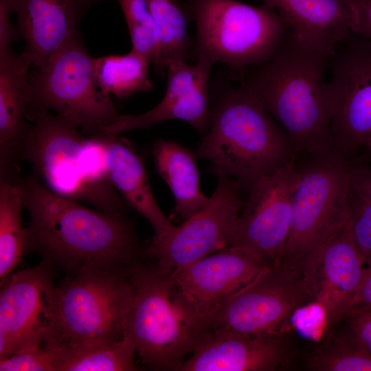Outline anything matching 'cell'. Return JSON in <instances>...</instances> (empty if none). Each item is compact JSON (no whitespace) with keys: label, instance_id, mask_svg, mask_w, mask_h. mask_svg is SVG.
I'll return each mask as SVG.
<instances>
[{"label":"cell","instance_id":"26","mask_svg":"<svg viewBox=\"0 0 371 371\" xmlns=\"http://www.w3.org/2000/svg\"><path fill=\"white\" fill-rule=\"evenodd\" d=\"M149 10L158 26L161 51L154 66L158 75L164 76L168 63L186 60L191 56L193 41L188 34L190 19L184 4L175 0H146Z\"/></svg>","mask_w":371,"mask_h":371},{"label":"cell","instance_id":"10","mask_svg":"<svg viewBox=\"0 0 371 371\" xmlns=\"http://www.w3.org/2000/svg\"><path fill=\"white\" fill-rule=\"evenodd\" d=\"M311 302L302 273L280 262L264 269L229 296L209 328L250 335L283 331L292 314Z\"/></svg>","mask_w":371,"mask_h":371},{"label":"cell","instance_id":"9","mask_svg":"<svg viewBox=\"0 0 371 371\" xmlns=\"http://www.w3.org/2000/svg\"><path fill=\"white\" fill-rule=\"evenodd\" d=\"M311 157L300 170L289 234L281 260L300 273L350 218L352 160L332 152Z\"/></svg>","mask_w":371,"mask_h":371},{"label":"cell","instance_id":"29","mask_svg":"<svg viewBox=\"0 0 371 371\" xmlns=\"http://www.w3.org/2000/svg\"><path fill=\"white\" fill-rule=\"evenodd\" d=\"M125 17L132 51L144 57L150 64H157L161 51L158 26L146 0H117Z\"/></svg>","mask_w":371,"mask_h":371},{"label":"cell","instance_id":"34","mask_svg":"<svg viewBox=\"0 0 371 371\" xmlns=\"http://www.w3.org/2000/svg\"><path fill=\"white\" fill-rule=\"evenodd\" d=\"M10 1L0 0V51L10 49L12 43L20 36L10 20Z\"/></svg>","mask_w":371,"mask_h":371},{"label":"cell","instance_id":"22","mask_svg":"<svg viewBox=\"0 0 371 371\" xmlns=\"http://www.w3.org/2000/svg\"><path fill=\"white\" fill-rule=\"evenodd\" d=\"M106 161L111 180L130 207L152 225L155 238L169 235L176 227L158 205L140 156L132 144L118 136L106 137Z\"/></svg>","mask_w":371,"mask_h":371},{"label":"cell","instance_id":"8","mask_svg":"<svg viewBox=\"0 0 371 371\" xmlns=\"http://www.w3.org/2000/svg\"><path fill=\"white\" fill-rule=\"evenodd\" d=\"M94 62L80 34L57 48L43 68L30 72L28 120L49 112L69 120L88 136H104L120 114L111 96L98 87Z\"/></svg>","mask_w":371,"mask_h":371},{"label":"cell","instance_id":"16","mask_svg":"<svg viewBox=\"0 0 371 371\" xmlns=\"http://www.w3.org/2000/svg\"><path fill=\"white\" fill-rule=\"evenodd\" d=\"M214 64L207 58L196 60L194 65L183 60L170 61L166 67L167 86L161 101L144 113L120 115L105 129L104 136H118L170 120L187 122L204 135L210 123V76Z\"/></svg>","mask_w":371,"mask_h":371},{"label":"cell","instance_id":"33","mask_svg":"<svg viewBox=\"0 0 371 371\" xmlns=\"http://www.w3.org/2000/svg\"><path fill=\"white\" fill-rule=\"evenodd\" d=\"M351 32L371 41V0H349Z\"/></svg>","mask_w":371,"mask_h":371},{"label":"cell","instance_id":"1","mask_svg":"<svg viewBox=\"0 0 371 371\" xmlns=\"http://www.w3.org/2000/svg\"><path fill=\"white\" fill-rule=\"evenodd\" d=\"M23 207L30 215L26 246L67 271H128L140 260L131 221L113 217L49 190L34 174L23 178Z\"/></svg>","mask_w":371,"mask_h":371},{"label":"cell","instance_id":"23","mask_svg":"<svg viewBox=\"0 0 371 371\" xmlns=\"http://www.w3.org/2000/svg\"><path fill=\"white\" fill-rule=\"evenodd\" d=\"M152 155L157 172L170 188L175 201L170 218L184 222L207 204L199 186L194 153L175 142L157 139Z\"/></svg>","mask_w":371,"mask_h":371},{"label":"cell","instance_id":"5","mask_svg":"<svg viewBox=\"0 0 371 371\" xmlns=\"http://www.w3.org/2000/svg\"><path fill=\"white\" fill-rule=\"evenodd\" d=\"M133 302L124 335L154 370H177L210 334L175 285L170 273L140 260L128 269Z\"/></svg>","mask_w":371,"mask_h":371},{"label":"cell","instance_id":"2","mask_svg":"<svg viewBox=\"0 0 371 371\" xmlns=\"http://www.w3.org/2000/svg\"><path fill=\"white\" fill-rule=\"evenodd\" d=\"M331 58L302 44L289 30L272 57L238 79L276 120L297 153L332 152L334 106L325 79Z\"/></svg>","mask_w":371,"mask_h":371},{"label":"cell","instance_id":"13","mask_svg":"<svg viewBox=\"0 0 371 371\" xmlns=\"http://www.w3.org/2000/svg\"><path fill=\"white\" fill-rule=\"evenodd\" d=\"M299 180L295 161L259 178L249 188L232 246L245 249L269 265L281 262Z\"/></svg>","mask_w":371,"mask_h":371},{"label":"cell","instance_id":"15","mask_svg":"<svg viewBox=\"0 0 371 371\" xmlns=\"http://www.w3.org/2000/svg\"><path fill=\"white\" fill-rule=\"evenodd\" d=\"M268 266L245 249L230 246L170 276L196 316L210 330V320L225 301Z\"/></svg>","mask_w":371,"mask_h":371},{"label":"cell","instance_id":"18","mask_svg":"<svg viewBox=\"0 0 371 371\" xmlns=\"http://www.w3.org/2000/svg\"><path fill=\"white\" fill-rule=\"evenodd\" d=\"M292 353L284 330L259 335L212 330L177 371H276L290 365Z\"/></svg>","mask_w":371,"mask_h":371},{"label":"cell","instance_id":"32","mask_svg":"<svg viewBox=\"0 0 371 371\" xmlns=\"http://www.w3.org/2000/svg\"><path fill=\"white\" fill-rule=\"evenodd\" d=\"M343 319L356 339L371 353V309L348 312Z\"/></svg>","mask_w":371,"mask_h":371},{"label":"cell","instance_id":"4","mask_svg":"<svg viewBox=\"0 0 371 371\" xmlns=\"http://www.w3.org/2000/svg\"><path fill=\"white\" fill-rule=\"evenodd\" d=\"M22 160L56 194L86 203L113 217L130 205L113 186L106 161V137H85L69 120L43 112L32 120Z\"/></svg>","mask_w":371,"mask_h":371},{"label":"cell","instance_id":"37","mask_svg":"<svg viewBox=\"0 0 371 371\" xmlns=\"http://www.w3.org/2000/svg\"><path fill=\"white\" fill-rule=\"evenodd\" d=\"M365 147H366L367 150L371 155V135L368 137V140L366 141Z\"/></svg>","mask_w":371,"mask_h":371},{"label":"cell","instance_id":"17","mask_svg":"<svg viewBox=\"0 0 371 371\" xmlns=\"http://www.w3.org/2000/svg\"><path fill=\"white\" fill-rule=\"evenodd\" d=\"M363 264L348 219L302 272L312 301L323 309L328 328L344 319L363 277Z\"/></svg>","mask_w":371,"mask_h":371},{"label":"cell","instance_id":"25","mask_svg":"<svg viewBox=\"0 0 371 371\" xmlns=\"http://www.w3.org/2000/svg\"><path fill=\"white\" fill-rule=\"evenodd\" d=\"M150 63L131 50L124 55H110L95 58L94 71L100 89L120 99L153 89L148 77Z\"/></svg>","mask_w":371,"mask_h":371},{"label":"cell","instance_id":"11","mask_svg":"<svg viewBox=\"0 0 371 371\" xmlns=\"http://www.w3.org/2000/svg\"><path fill=\"white\" fill-rule=\"evenodd\" d=\"M330 66L332 153L352 160L371 135V41L350 31Z\"/></svg>","mask_w":371,"mask_h":371},{"label":"cell","instance_id":"36","mask_svg":"<svg viewBox=\"0 0 371 371\" xmlns=\"http://www.w3.org/2000/svg\"><path fill=\"white\" fill-rule=\"evenodd\" d=\"M370 309H371V266H368L365 268L361 282L346 313Z\"/></svg>","mask_w":371,"mask_h":371},{"label":"cell","instance_id":"3","mask_svg":"<svg viewBox=\"0 0 371 371\" xmlns=\"http://www.w3.org/2000/svg\"><path fill=\"white\" fill-rule=\"evenodd\" d=\"M213 85L210 126L196 153L209 162L210 172L250 188L295 160L285 132L245 89L232 85L223 75Z\"/></svg>","mask_w":371,"mask_h":371},{"label":"cell","instance_id":"19","mask_svg":"<svg viewBox=\"0 0 371 371\" xmlns=\"http://www.w3.org/2000/svg\"><path fill=\"white\" fill-rule=\"evenodd\" d=\"M97 0H10V11L25 41L23 52L36 69L69 38L80 34L78 26L85 10Z\"/></svg>","mask_w":371,"mask_h":371},{"label":"cell","instance_id":"38","mask_svg":"<svg viewBox=\"0 0 371 371\" xmlns=\"http://www.w3.org/2000/svg\"><path fill=\"white\" fill-rule=\"evenodd\" d=\"M97 1H101V0H97Z\"/></svg>","mask_w":371,"mask_h":371},{"label":"cell","instance_id":"12","mask_svg":"<svg viewBox=\"0 0 371 371\" xmlns=\"http://www.w3.org/2000/svg\"><path fill=\"white\" fill-rule=\"evenodd\" d=\"M206 206L168 236L153 240L146 254L164 271L172 273L232 245L244 202L240 184L218 175Z\"/></svg>","mask_w":371,"mask_h":371},{"label":"cell","instance_id":"31","mask_svg":"<svg viewBox=\"0 0 371 371\" xmlns=\"http://www.w3.org/2000/svg\"><path fill=\"white\" fill-rule=\"evenodd\" d=\"M57 352L45 346L0 359V371H56Z\"/></svg>","mask_w":371,"mask_h":371},{"label":"cell","instance_id":"28","mask_svg":"<svg viewBox=\"0 0 371 371\" xmlns=\"http://www.w3.org/2000/svg\"><path fill=\"white\" fill-rule=\"evenodd\" d=\"M306 365L313 371H371V353L347 328L311 354Z\"/></svg>","mask_w":371,"mask_h":371},{"label":"cell","instance_id":"27","mask_svg":"<svg viewBox=\"0 0 371 371\" xmlns=\"http://www.w3.org/2000/svg\"><path fill=\"white\" fill-rule=\"evenodd\" d=\"M135 348L124 335L119 340L98 344L66 352H57L56 371L137 370Z\"/></svg>","mask_w":371,"mask_h":371},{"label":"cell","instance_id":"20","mask_svg":"<svg viewBox=\"0 0 371 371\" xmlns=\"http://www.w3.org/2000/svg\"><path fill=\"white\" fill-rule=\"evenodd\" d=\"M31 63L22 52L0 51V179L19 177L27 122Z\"/></svg>","mask_w":371,"mask_h":371},{"label":"cell","instance_id":"6","mask_svg":"<svg viewBox=\"0 0 371 371\" xmlns=\"http://www.w3.org/2000/svg\"><path fill=\"white\" fill-rule=\"evenodd\" d=\"M132 302L128 270H88L69 275L56 286L44 346L66 352L121 339Z\"/></svg>","mask_w":371,"mask_h":371},{"label":"cell","instance_id":"14","mask_svg":"<svg viewBox=\"0 0 371 371\" xmlns=\"http://www.w3.org/2000/svg\"><path fill=\"white\" fill-rule=\"evenodd\" d=\"M0 295V359L44 346L54 308L52 264L10 275Z\"/></svg>","mask_w":371,"mask_h":371},{"label":"cell","instance_id":"35","mask_svg":"<svg viewBox=\"0 0 371 371\" xmlns=\"http://www.w3.org/2000/svg\"><path fill=\"white\" fill-rule=\"evenodd\" d=\"M351 188L371 200V167L353 162L350 172Z\"/></svg>","mask_w":371,"mask_h":371},{"label":"cell","instance_id":"21","mask_svg":"<svg viewBox=\"0 0 371 371\" xmlns=\"http://www.w3.org/2000/svg\"><path fill=\"white\" fill-rule=\"evenodd\" d=\"M276 10L296 39L332 57L351 31L349 0H263Z\"/></svg>","mask_w":371,"mask_h":371},{"label":"cell","instance_id":"30","mask_svg":"<svg viewBox=\"0 0 371 371\" xmlns=\"http://www.w3.org/2000/svg\"><path fill=\"white\" fill-rule=\"evenodd\" d=\"M349 209L354 243L364 263L371 266V200L350 186Z\"/></svg>","mask_w":371,"mask_h":371},{"label":"cell","instance_id":"7","mask_svg":"<svg viewBox=\"0 0 371 371\" xmlns=\"http://www.w3.org/2000/svg\"><path fill=\"white\" fill-rule=\"evenodd\" d=\"M184 6L196 25L190 57L224 65L234 80L272 57L290 30L276 10L264 4L188 0Z\"/></svg>","mask_w":371,"mask_h":371},{"label":"cell","instance_id":"24","mask_svg":"<svg viewBox=\"0 0 371 371\" xmlns=\"http://www.w3.org/2000/svg\"><path fill=\"white\" fill-rule=\"evenodd\" d=\"M23 195V178L0 179L1 286L21 261L26 246V229L21 218Z\"/></svg>","mask_w":371,"mask_h":371}]
</instances>
